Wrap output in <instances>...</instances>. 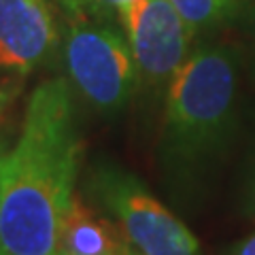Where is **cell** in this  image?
I'll return each instance as SVG.
<instances>
[{"instance_id": "obj_15", "label": "cell", "mask_w": 255, "mask_h": 255, "mask_svg": "<svg viewBox=\"0 0 255 255\" xmlns=\"http://www.w3.org/2000/svg\"><path fill=\"white\" fill-rule=\"evenodd\" d=\"M126 253H128V251H126ZM126 253H124V255H126Z\"/></svg>"}, {"instance_id": "obj_4", "label": "cell", "mask_w": 255, "mask_h": 255, "mask_svg": "<svg viewBox=\"0 0 255 255\" xmlns=\"http://www.w3.org/2000/svg\"><path fill=\"white\" fill-rule=\"evenodd\" d=\"M64 60L73 85L94 109L105 113L122 111L140 83L126 38L85 17L70 23Z\"/></svg>"}, {"instance_id": "obj_6", "label": "cell", "mask_w": 255, "mask_h": 255, "mask_svg": "<svg viewBox=\"0 0 255 255\" xmlns=\"http://www.w3.org/2000/svg\"><path fill=\"white\" fill-rule=\"evenodd\" d=\"M55 38L47 0H0V70L32 73L51 53Z\"/></svg>"}, {"instance_id": "obj_10", "label": "cell", "mask_w": 255, "mask_h": 255, "mask_svg": "<svg viewBox=\"0 0 255 255\" xmlns=\"http://www.w3.org/2000/svg\"><path fill=\"white\" fill-rule=\"evenodd\" d=\"M249 209H251V213L255 215V168H253L251 183H249Z\"/></svg>"}, {"instance_id": "obj_1", "label": "cell", "mask_w": 255, "mask_h": 255, "mask_svg": "<svg viewBox=\"0 0 255 255\" xmlns=\"http://www.w3.org/2000/svg\"><path fill=\"white\" fill-rule=\"evenodd\" d=\"M79 157L70 85L43 81L28 100L15 147L0 155V255H58Z\"/></svg>"}, {"instance_id": "obj_14", "label": "cell", "mask_w": 255, "mask_h": 255, "mask_svg": "<svg viewBox=\"0 0 255 255\" xmlns=\"http://www.w3.org/2000/svg\"><path fill=\"white\" fill-rule=\"evenodd\" d=\"M0 107H2V98H0Z\"/></svg>"}, {"instance_id": "obj_11", "label": "cell", "mask_w": 255, "mask_h": 255, "mask_svg": "<svg viewBox=\"0 0 255 255\" xmlns=\"http://www.w3.org/2000/svg\"><path fill=\"white\" fill-rule=\"evenodd\" d=\"M251 32H253V38H255V2H253V9H251Z\"/></svg>"}, {"instance_id": "obj_8", "label": "cell", "mask_w": 255, "mask_h": 255, "mask_svg": "<svg viewBox=\"0 0 255 255\" xmlns=\"http://www.w3.org/2000/svg\"><path fill=\"white\" fill-rule=\"evenodd\" d=\"M194 32H206L234 17L238 0H170Z\"/></svg>"}, {"instance_id": "obj_13", "label": "cell", "mask_w": 255, "mask_h": 255, "mask_svg": "<svg viewBox=\"0 0 255 255\" xmlns=\"http://www.w3.org/2000/svg\"><path fill=\"white\" fill-rule=\"evenodd\" d=\"M128 2H132V0H122V6H124V4H128ZM122 6H119V9H122Z\"/></svg>"}, {"instance_id": "obj_3", "label": "cell", "mask_w": 255, "mask_h": 255, "mask_svg": "<svg viewBox=\"0 0 255 255\" xmlns=\"http://www.w3.org/2000/svg\"><path fill=\"white\" fill-rule=\"evenodd\" d=\"M87 187L138 255H202L191 230L132 172L98 166Z\"/></svg>"}, {"instance_id": "obj_2", "label": "cell", "mask_w": 255, "mask_h": 255, "mask_svg": "<svg viewBox=\"0 0 255 255\" xmlns=\"http://www.w3.org/2000/svg\"><path fill=\"white\" fill-rule=\"evenodd\" d=\"M238 64L219 43L196 47L166 90L162 155L179 177L198 174L226 149L236 119Z\"/></svg>"}, {"instance_id": "obj_7", "label": "cell", "mask_w": 255, "mask_h": 255, "mask_svg": "<svg viewBox=\"0 0 255 255\" xmlns=\"http://www.w3.org/2000/svg\"><path fill=\"white\" fill-rule=\"evenodd\" d=\"M130 245L117 223L75 196L62 221L58 255H124Z\"/></svg>"}, {"instance_id": "obj_9", "label": "cell", "mask_w": 255, "mask_h": 255, "mask_svg": "<svg viewBox=\"0 0 255 255\" xmlns=\"http://www.w3.org/2000/svg\"><path fill=\"white\" fill-rule=\"evenodd\" d=\"M234 255H255V234L245 238V241L234 249Z\"/></svg>"}, {"instance_id": "obj_12", "label": "cell", "mask_w": 255, "mask_h": 255, "mask_svg": "<svg viewBox=\"0 0 255 255\" xmlns=\"http://www.w3.org/2000/svg\"><path fill=\"white\" fill-rule=\"evenodd\" d=\"M126 255H138V253H136V251H134L132 247H130V249H128V253H126Z\"/></svg>"}, {"instance_id": "obj_5", "label": "cell", "mask_w": 255, "mask_h": 255, "mask_svg": "<svg viewBox=\"0 0 255 255\" xmlns=\"http://www.w3.org/2000/svg\"><path fill=\"white\" fill-rule=\"evenodd\" d=\"M140 83L168 85L191 55L196 32L170 0H132L117 11Z\"/></svg>"}]
</instances>
